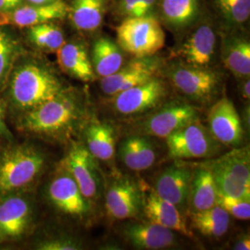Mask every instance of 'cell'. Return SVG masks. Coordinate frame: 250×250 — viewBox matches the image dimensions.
<instances>
[{
  "label": "cell",
  "instance_id": "cell-1",
  "mask_svg": "<svg viewBox=\"0 0 250 250\" xmlns=\"http://www.w3.org/2000/svg\"><path fill=\"white\" fill-rule=\"evenodd\" d=\"M90 119L84 95L71 86L10 123L14 131L33 140L68 145L78 139Z\"/></svg>",
  "mask_w": 250,
  "mask_h": 250
},
{
  "label": "cell",
  "instance_id": "cell-2",
  "mask_svg": "<svg viewBox=\"0 0 250 250\" xmlns=\"http://www.w3.org/2000/svg\"><path fill=\"white\" fill-rule=\"evenodd\" d=\"M69 87L51 65L24 50L14 63L1 92L9 124Z\"/></svg>",
  "mask_w": 250,
  "mask_h": 250
},
{
  "label": "cell",
  "instance_id": "cell-3",
  "mask_svg": "<svg viewBox=\"0 0 250 250\" xmlns=\"http://www.w3.org/2000/svg\"><path fill=\"white\" fill-rule=\"evenodd\" d=\"M49 169V156L36 140L0 139V199L37 191Z\"/></svg>",
  "mask_w": 250,
  "mask_h": 250
},
{
  "label": "cell",
  "instance_id": "cell-4",
  "mask_svg": "<svg viewBox=\"0 0 250 250\" xmlns=\"http://www.w3.org/2000/svg\"><path fill=\"white\" fill-rule=\"evenodd\" d=\"M37 188L43 202L54 212L81 225H87L94 217V205L84 197L69 170L61 161Z\"/></svg>",
  "mask_w": 250,
  "mask_h": 250
},
{
  "label": "cell",
  "instance_id": "cell-5",
  "mask_svg": "<svg viewBox=\"0 0 250 250\" xmlns=\"http://www.w3.org/2000/svg\"><path fill=\"white\" fill-rule=\"evenodd\" d=\"M40 224L37 191L0 199V250L23 247Z\"/></svg>",
  "mask_w": 250,
  "mask_h": 250
},
{
  "label": "cell",
  "instance_id": "cell-6",
  "mask_svg": "<svg viewBox=\"0 0 250 250\" xmlns=\"http://www.w3.org/2000/svg\"><path fill=\"white\" fill-rule=\"evenodd\" d=\"M209 168L219 193L250 199V155L249 146L231 151L205 163Z\"/></svg>",
  "mask_w": 250,
  "mask_h": 250
},
{
  "label": "cell",
  "instance_id": "cell-7",
  "mask_svg": "<svg viewBox=\"0 0 250 250\" xmlns=\"http://www.w3.org/2000/svg\"><path fill=\"white\" fill-rule=\"evenodd\" d=\"M116 32L119 46L134 58L155 56L166 41L161 23L152 15L126 18Z\"/></svg>",
  "mask_w": 250,
  "mask_h": 250
},
{
  "label": "cell",
  "instance_id": "cell-8",
  "mask_svg": "<svg viewBox=\"0 0 250 250\" xmlns=\"http://www.w3.org/2000/svg\"><path fill=\"white\" fill-rule=\"evenodd\" d=\"M98 161L79 139L66 145V151L61 160L78 185L82 194L93 205L101 197L104 188Z\"/></svg>",
  "mask_w": 250,
  "mask_h": 250
},
{
  "label": "cell",
  "instance_id": "cell-9",
  "mask_svg": "<svg viewBox=\"0 0 250 250\" xmlns=\"http://www.w3.org/2000/svg\"><path fill=\"white\" fill-rule=\"evenodd\" d=\"M166 143L170 157L176 160L213 158L222 149L221 143L199 120L169 135Z\"/></svg>",
  "mask_w": 250,
  "mask_h": 250
},
{
  "label": "cell",
  "instance_id": "cell-10",
  "mask_svg": "<svg viewBox=\"0 0 250 250\" xmlns=\"http://www.w3.org/2000/svg\"><path fill=\"white\" fill-rule=\"evenodd\" d=\"M168 78L182 95L200 104L211 101L217 95L221 83L219 73L207 67L188 64L171 67Z\"/></svg>",
  "mask_w": 250,
  "mask_h": 250
},
{
  "label": "cell",
  "instance_id": "cell-11",
  "mask_svg": "<svg viewBox=\"0 0 250 250\" xmlns=\"http://www.w3.org/2000/svg\"><path fill=\"white\" fill-rule=\"evenodd\" d=\"M199 120L197 107L188 102L173 100L146 117L137 126L139 134L166 139L182 127Z\"/></svg>",
  "mask_w": 250,
  "mask_h": 250
},
{
  "label": "cell",
  "instance_id": "cell-12",
  "mask_svg": "<svg viewBox=\"0 0 250 250\" xmlns=\"http://www.w3.org/2000/svg\"><path fill=\"white\" fill-rule=\"evenodd\" d=\"M167 95L168 89L165 83L156 76L113 96V107L120 115H139L157 108Z\"/></svg>",
  "mask_w": 250,
  "mask_h": 250
},
{
  "label": "cell",
  "instance_id": "cell-13",
  "mask_svg": "<svg viewBox=\"0 0 250 250\" xmlns=\"http://www.w3.org/2000/svg\"><path fill=\"white\" fill-rule=\"evenodd\" d=\"M138 186L141 192V211L147 221L188 237H193L184 215L175 206L161 197L153 187L144 181H140Z\"/></svg>",
  "mask_w": 250,
  "mask_h": 250
},
{
  "label": "cell",
  "instance_id": "cell-14",
  "mask_svg": "<svg viewBox=\"0 0 250 250\" xmlns=\"http://www.w3.org/2000/svg\"><path fill=\"white\" fill-rule=\"evenodd\" d=\"M161 66V60L154 56L135 58L113 74L103 77L100 83L101 89L107 96H115L156 77Z\"/></svg>",
  "mask_w": 250,
  "mask_h": 250
},
{
  "label": "cell",
  "instance_id": "cell-15",
  "mask_svg": "<svg viewBox=\"0 0 250 250\" xmlns=\"http://www.w3.org/2000/svg\"><path fill=\"white\" fill-rule=\"evenodd\" d=\"M208 130L215 139L226 146L238 147L244 141L241 118L227 97L218 100L208 114Z\"/></svg>",
  "mask_w": 250,
  "mask_h": 250
},
{
  "label": "cell",
  "instance_id": "cell-16",
  "mask_svg": "<svg viewBox=\"0 0 250 250\" xmlns=\"http://www.w3.org/2000/svg\"><path fill=\"white\" fill-rule=\"evenodd\" d=\"M192 172L188 163L177 160L162 170L154 183L155 191L182 213L188 208Z\"/></svg>",
  "mask_w": 250,
  "mask_h": 250
},
{
  "label": "cell",
  "instance_id": "cell-17",
  "mask_svg": "<svg viewBox=\"0 0 250 250\" xmlns=\"http://www.w3.org/2000/svg\"><path fill=\"white\" fill-rule=\"evenodd\" d=\"M107 214L115 220H128L141 212V192L138 184L129 176L111 181L106 192Z\"/></svg>",
  "mask_w": 250,
  "mask_h": 250
},
{
  "label": "cell",
  "instance_id": "cell-18",
  "mask_svg": "<svg viewBox=\"0 0 250 250\" xmlns=\"http://www.w3.org/2000/svg\"><path fill=\"white\" fill-rule=\"evenodd\" d=\"M68 13L69 6L63 0H56L43 5H21L10 11L0 12V26L26 29L65 18Z\"/></svg>",
  "mask_w": 250,
  "mask_h": 250
},
{
  "label": "cell",
  "instance_id": "cell-19",
  "mask_svg": "<svg viewBox=\"0 0 250 250\" xmlns=\"http://www.w3.org/2000/svg\"><path fill=\"white\" fill-rule=\"evenodd\" d=\"M123 234L137 250H165L176 243L173 231L147 220L128 222L123 228Z\"/></svg>",
  "mask_w": 250,
  "mask_h": 250
},
{
  "label": "cell",
  "instance_id": "cell-20",
  "mask_svg": "<svg viewBox=\"0 0 250 250\" xmlns=\"http://www.w3.org/2000/svg\"><path fill=\"white\" fill-rule=\"evenodd\" d=\"M78 139L98 161H110L115 155V129L107 123H101L90 117L82 128Z\"/></svg>",
  "mask_w": 250,
  "mask_h": 250
},
{
  "label": "cell",
  "instance_id": "cell-21",
  "mask_svg": "<svg viewBox=\"0 0 250 250\" xmlns=\"http://www.w3.org/2000/svg\"><path fill=\"white\" fill-rule=\"evenodd\" d=\"M215 47L216 36L212 28L201 25L179 47L176 56L181 58L185 64L208 67L213 60Z\"/></svg>",
  "mask_w": 250,
  "mask_h": 250
},
{
  "label": "cell",
  "instance_id": "cell-22",
  "mask_svg": "<svg viewBox=\"0 0 250 250\" xmlns=\"http://www.w3.org/2000/svg\"><path fill=\"white\" fill-rule=\"evenodd\" d=\"M56 53L58 64L63 72L82 82L95 80L96 73L83 44L78 41L65 42Z\"/></svg>",
  "mask_w": 250,
  "mask_h": 250
},
{
  "label": "cell",
  "instance_id": "cell-23",
  "mask_svg": "<svg viewBox=\"0 0 250 250\" xmlns=\"http://www.w3.org/2000/svg\"><path fill=\"white\" fill-rule=\"evenodd\" d=\"M118 155L125 166L132 170L149 169L157 160V152L150 138L143 134L126 137L120 144Z\"/></svg>",
  "mask_w": 250,
  "mask_h": 250
},
{
  "label": "cell",
  "instance_id": "cell-24",
  "mask_svg": "<svg viewBox=\"0 0 250 250\" xmlns=\"http://www.w3.org/2000/svg\"><path fill=\"white\" fill-rule=\"evenodd\" d=\"M218 189L209 168L204 164L193 169L188 205L191 212L202 211L217 205Z\"/></svg>",
  "mask_w": 250,
  "mask_h": 250
},
{
  "label": "cell",
  "instance_id": "cell-25",
  "mask_svg": "<svg viewBox=\"0 0 250 250\" xmlns=\"http://www.w3.org/2000/svg\"><path fill=\"white\" fill-rule=\"evenodd\" d=\"M23 247L36 250H83L84 245L80 237L73 233L45 229L39 224Z\"/></svg>",
  "mask_w": 250,
  "mask_h": 250
},
{
  "label": "cell",
  "instance_id": "cell-26",
  "mask_svg": "<svg viewBox=\"0 0 250 250\" xmlns=\"http://www.w3.org/2000/svg\"><path fill=\"white\" fill-rule=\"evenodd\" d=\"M91 62L95 73L103 78L113 74L124 65V56L119 45L102 37L93 45Z\"/></svg>",
  "mask_w": 250,
  "mask_h": 250
},
{
  "label": "cell",
  "instance_id": "cell-27",
  "mask_svg": "<svg viewBox=\"0 0 250 250\" xmlns=\"http://www.w3.org/2000/svg\"><path fill=\"white\" fill-rule=\"evenodd\" d=\"M104 9V0H73L68 14L78 30L93 32L101 25Z\"/></svg>",
  "mask_w": 250,
  "mask_h": 250
},
{
  "label": "cell",
  "instance_id": "cell-28",
  "mask_svg": "<svg viewBox=\"0 0 250 250\" xmlns=\"http://www.w3.org/2000/svg\"><path fill=\"white\" fill-rule=\"evenodd\" d=\"M161 14L169 26L182 29L192 24L199 14V0H161Z\"/></svg>",
  "mask_w": 250,
  "mask_h": 250
},
{
  "label": "cell",
  "instance_id": "cell-29",
  "mask_svg": "<svg viewBox=\"0 0 250 250\" xmlns=\"http://www.w3.org/2000/svg\"><path fill=\"white\" fill-rule=\"evenodd\" d=\"M230 217L223 208L216 205L206 210L191 212V223L201 234L218 238L228 232Z\"/></svg>",
  "mask_w": 250,
  "mask_h": 250
},
{
  "label": "cell",
  "instance_id": "cell-30",
  "mask_svg": "<svg viewBox=\"0 0 250 250\" xmlns=\"http://www.w3.org/2000/svg\"><path fill=\"white\" fill-rule=\"evenodd\" d=\"M26 29L27 42L37 51L56 53L65 43V36L62 28L52 23V21Z\"/></svg>",
  "mask_w": 250,
  "mask_h": 250
},
{
  "label": "cell",
  "instance_id": "cell-31",
  "mask_svg": "<svg viewBox=\"0 0 250 250\" xmlns=\"http://www.w3.org/2000/svg\"><path fill=\"white\" fill-rule=\"evenodd\" d=\"M223 62L236 78L247 79L250 75V44L242 38L230 39L224 46Z\"/></svg>",
  "mask_w": 250,
  "mask_h": 250
},
{
  "label": "cell",
  "instance_id": "cell-32",
  "mask_svg": "<svg viewBox=\"0 0 250 250\" xmlns=\"http://www.w3.org/2000/svg\"><path fill=\"white\" fill-rule=\"evenodd\" d=\"M24 50L16 36L0 26V93L7 83L16 60Z\"/></svg>",
  "mask_w": 250,
  "mask_h": 250
},
{
  "label": "cell",
  "instance_id": "cell-33",
  "mask_svg": "<svg viewBox=\"0 0 250 250\" xmlns=\"http://www.w3.org/2000/svg\"><path fill=\"white\" fill-rule=\"evenodd\" d=\"M223 15L229 21L242 24L250 15V0H216Z\"/></svg>",
  "mask_w": 250,
  "mask_h": 250
},
{
  "label": "cell",
  "instance_id": "cell-34",
  "mask_svg": "<svg viewBox=\"0 0 250 250\" xmlns=\"http://www.w3.org/2000/svg\"><path fill=\"white\" fill-rule=\"evenodd\" d=\"M217 205L238 220H250V199L243 197H232L218 192Z\"/></svg>",
  "mask_w": 250,
  "mask_h": 250
},
{
  "label": "cell",
  "instance_id": "cell-35",
  "mask_svg": "<svg viewBox=\"0 0 250 250\" xmlns=\"http://www.w3.org/2000/svg\"><path fill=\"white\" fill-rule=\"evenodd\" d=\"M14 138H16V137L9 127L6 104H5V101L0 93V139L12 140Z\"/></svg>",
  "mask_w": 250,
  "mask_h": 250
},
{
  "label": "cell",
  "instance_id": "cell-36",
  "mask_svg": "<svg viewBox=\"0 0 250 250\" xmlns=\"http://www.w3.org/2000/svg\"><path fill=\"white\" fill-rule=\"evenodd\" d=\"M142 0H121L120 10L126 18L138 17V10Z\"/></svg>",
  "mask_w": 250,
  "mask_h": 250
},
{
  "label": "cell",
  "instance_id": "cell-37",
  "mask_svg": "<svg viewBox=\"0 0 250 250\" xmlns=\"http://www.w3.org/2000/svg\"><path fill=\"white\" fill-rule=\"evenodd\" d=\"M23 0H0V12L10 11L21 6Z\"/></svg>",
  "mask_w": 250,
  "mask_h": 250
},
{
  "label": "cell",
  "instance_id": "cell-38",
  "mask_svg": "<svg viewBox=\"0 0 250 250\" xmlns=\"http://www.w3.org/2000/svg\"><path fill=\"white\" fill-rule=\"evenodd\" d=\"M233 250H250V236H243L240 237L233 246Z\"/></svg>",
  "mask_w": 250,
  "mask_h": 250
},
{
  "label": "cell",
  "instance_id": "cell-39",
  "mask_svg": "<svg viewBox=\"0 0 250 250\" xmlns=\"http://www.w3.org/2000/svg\"><path fill=\"white\" fill-rule=\"evenodd\" d=\"M241 95L243 97V99H246V100H250V82L249 79L245 81L242 84L241 89Z\"/></svg>",
  "mask_w": 250,
  "mask_h": 250
},
{
  "label": "cell",
  "instance_id": "cell-40",
  "mask_svg": "<svg viewBox=\"0 0 250 250\" xmlns=\"http://www.w3.org/2000/svg\"><path fill=\"white\" fill-rule=\"evenodd\" d=\"M30 4H34V5H43V4H48L54 2L56 0H26Z\"/></svg>",
  "mask_w": 250,
  "mask_h": 250
}]
</instances>
